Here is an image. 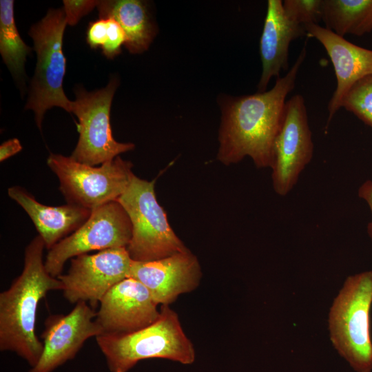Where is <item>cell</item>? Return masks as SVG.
I'll list each match as a JSON object with an SVG mask.
<instances>
[{
	"label": "cell",
	"instance_id": "cell-1",
	"mask_svg": "<svg viewBox=\"0 0 372 372\" xmlns=\"http://www.w3.org/2000/svg\"><path fill=\"white\" fill-rule=\"evenodd\" d=\"M306 54L304 46L291 68L269 91L228 98L223 103L218 154L223 163H236L248 156L258 168L271 167L286 98L295 87Z\"/></svg>",
	"mask_w": 372,
	"mask_h": 372
},
{
	"label": "cell",
	"instance_id": "cell-2",
	"mask_svg": "<svg viewBox=\"0 0 372 372\" xmlns=\"http://www.w3.org/2000/svg\"><path fill=\"white\" fill-rule=\"evenodd\" d=\"M45 248L38 235L27 245L21 273L0 293V350L11 351L34 367L43 344L35 333L39 302L52 290H63V284L46 270L43 260Z\"/></svg>",
	"mask_w": 372,
	"mask_h": 372
},
{
	"label": "cell",
	"instance_id": "cell-3",
	"mask_svg": "<svg viewBox=\"0 0 372 372\" xmlns=\"http://www.w3.org/2000/svg\"><path fill=\"white\" fill-rule=\"evenodd\" d=\"M110 372H127L139 361L162 358L191 364L195 350L181 327L177 313L162 305L158 318L138 331L96 337Z\"/></svg>",
	"mask_w": 372,
	"mask_h": 372
},
{
	"label": "cell",
	"instance_id": "cell-4",
	"mask_svg": "<svg viewBox=\"0 0 372 372\" xmlns=\"http://www.w3.org/2000/svg\"><path fill=\"white\" fill-rule=\"evenodd\" d=\"M372 271L349 276L329 313L331 343L356 372L372 371Z\"/></svg>",
	"mask_w": 372,
	"mask_h": 372
},
{
	"label": "cell",
	"instance_id": "cell-5",
	"mask_svg": "<svg viewBox=\"0 0 372 372\" xmlns=\"http://www.w3.org/2000/svg\"><path fill=\"white\" fill-rule=\"evenodd\" d=\"M66 25L63 10L51 8L29 31L37 54V63L25 109L33 110L39 130L48 109L56 106L72 112V101L67 98L63 89L65 58L62 45Z\"/></svg>",
	"mask_w": 372,
	"mask_h": 372
},
{
	"label": "cell",
	"instance_id": "cell-6",
	"mask_svg": "<svg viewBox=\"0 0 372 372\" xmlns=\"http://www.w3.org/2000/svg\"><path fill=\"white\" fill-rule=\"evenodd\" d=\"M155 180L147 181L135 175L118 199L132 226L127 251L136 262L162 259L189 249L170 227L165 211L154 192Z\"/></svg>",
	"mask_w": 372,
	"mask_h": 372
},
{
	"label": "cell",
	"instance_id": "cell-7",
	"mask_svg": "<svg viewBox=\"0 0 372 372\" xmlns=\"http://www.w3.org/2000/svg\"><path fill=\"white\" fill-rule=\"evenodd\" d=\"M47 165L58 177L59 189L68 203L91 211L118 200L134 176L132 163L119 156L94 167L79 163L71 156L50 154Z\"/></svg>",
	"mask_w": 372,
	"mask_h": 372
},
{
	"label": "cell",
	"instance_id": "cell-8",
	"mask_svg": "<svg viewBox=\"0 0 372 372\" xmlns=\"http://www.w3.org/2000/svg\"><path fill=\"white\" fill-rule=\"evenodd\" d=\"M118 83L116 79H112L101 90H76L72 112L79 119V138L70 156L76 161L91 166L102 165L134 148L132 143L117 142L112 134L110 108Z\"/></svg>",
	"mask_w": 372,
	"mask_h": 372
},
{
	"label": "cell",
	"instance_id": "cell-9",
	"mask_svg": "<svg viewBox=\"0 0 372 372\" xmlns=\"http://www.w3.org/2000/svg\"><path fill=\"white\" fill-rule=\"evenodd\" d=\"M132 234L130 219L116 200L92 210L88 219L48 251L45 267L54 278L62 273L67 260L92 251L127 248Z\"/></svg>",
	"mask_w": 372,
	"mask_h": 372
},
{
	"label": "cell",
	"instance_id": "cell-10",
	"mask_svg": "<svg viewBox=\"0 0 372 372\" xmlns=\"http://www.w3.org/2000/svg\"><path fill=\"white\" fill-rule=\"evenodd\" d=\"M313 143L304 97L293 95L286 101L282 122L273 149L272 182L276 194L287 195L311 161Z\"/></svg>",
	"mask_w": 372,
	"mask_h": 372
},
{
	"label": "cell",
	"instance_id": "cell-11",
	"mask_svg": "<svg viewBox=\"0 0 372 372\" xmlns=\"http://www.w3.org/2000/svg\"><path fill=\"white\" fill-rule=\"evenodd\" d=\"M70 260L68 272L57 277L63 284V296L70 303L88 302L94 309L112 287L129 278L133 261L124 247L84 254Z\"/></svg>",
	"mask_w": 372,
	"mask_h": 372
},
{
	"label": "cell",
	"instance_id": "cell-12",
	"mask_svg": "<svg viewBox=\"0 0 372 372\" xmlns=\"http://www.w3.org/2000/svg\"><path fill=\"white\" fill-rule=\"evenodd\" d=\"M96 311L79 301L68 313L50 315L41 335L43 349L38 363L29 372H52L75 358L85 341L103 333L94 318Z\"/></svg>",
	"mask_w": 372,
	"mask_h": 372
},
{
	"label": "cell",
	"instance_id": "cell-13",
	"mask_svg": "<svg viewBox=\"0 0 372 372\" xmlns=\"http://www.w3.org/2000/svg\"><path fill=\"white\" fill-rule=\"evenodd\" d=\"M156 307L149 290L130 277L105 294L95 320L103 329V334L128 333L154 322L160 316Z\"/></svg>",
	"mask_w": 372,
	"mask_h": 372
},
{
	"label": "cell",
	"instance_id": "cell-14",
	"mask_svg": "<svg viewBox=\"0 0 372 372\" xmlns=\"http://www.w3.org/2000/svg\"><path fill=\"white\" fill-rule=\"evenodd\" d=\"M201 276L198 259L189 250L153 261L133 260L129 275L149 290L157 305H169L179 295L192 291Z\"/></svg>",
	"mask_w": 372,
	"mask_h": 372
},
{
	"label": "cell",
	"instance_id": "cell-15",
	"mask_svg": "<svg viewBox=\"0 0 372 372\" xmlns=\"http://www.w3.org/2000/svg\"><path fill=\"white\" fill-rule=\"evenodd\" d=\"M304 28L307 36L322 45L335 71L337 85L328 105L327 130L349 89L360 79L372 74V50L356 45L318 23Z\"/></svg>",
	"mask_w": 372,
	"mask_h": 372
},
{
	"label": "cell",
	"instance_id": "cell-16",
	"mask_svg": "<svg viewBox=\"0 0 372 372\" xmlns=\"http://www.w3.org/2000/svg\"><path fill=\"white\" fill-rule=\"evenodd\" d=\"M306 34L303 25L291 20L285 14L282 1L269 0L263 29L260 39L262 71L258 85L265 92L272 77L279 78L289 67L291 43Z\"/></svg>",
	"mask_w": 372,
	"mask_h": 372
},
{
	"label": "cell",
	"instance_id": "cell-17",
	"mask_svg": "<svg viewBox=\"0 0 372 372\" xmlns=\"http://www.w3.org/2000/svg\"><path fill=\"white\" fill-rule=\"evenodd\" d=\"M8 194L26 211L48 250L77 230L92 211L69 203L57 207L43 205L19 186L9 187Z\"/></svg>",
	"mask_w": 372,
	"mask_h": 372
},
{
	"label": "cell",
	"instance_id": "cell-18",
	"mask_svg": "<svg viewBox=\"0 0 372 372\" xmlns=\"http://www.w3.org/2000/svg\"><path fill=\"white\" fill-rule=\"evenodd\" d=\"M97 8L100 19H112L121 26L126 36L125 46L130 53H142L148 49L156 30L144 1H99Z\"/></svg>",
	"mask_w": 372,
	"mask_h": 372
},
{
	"label": "cell",
	"instance_id": "cell-19",
	"mask_svg": "<svg viewBox=\"0 0 372 372\" xmlns=\"http://www.w3.org/2000/svg\"><path fill=\"white\" fill-rule=\"evenodd\" d=\"M322 21L341 37L362 36L372 30V0H322Z\"/></svg>",
	"mask_w": 372,
	"mask_h": 372
},
{
	"label": "cell",
	"instance_id": "cell-20",
	"mask_svg": "<svg viewBox=\"0 0 372 372\" xmlns=\"http://www.w3.org/2000/svg\"><path fill=\"white\" fill-rule=\"evenodd\" d=\"M14 1H0V53L12 74L18 78L24 75L26 56L32 49L21 39L16 27Z\"/></svg>",
	"mask_w": 372,
	"mask_h": 372
},
{
	"label": "cell",
	"instance_id": "cell-21",
	"mask_svg": "<svg viewBox=\"0 0 372 372\" xmlns=\"http://www.w3.org/2000/svg\"><path fill=\"white\" fill-rule=\"evenodd\" d=\"M86 39L91 48H100L107 58L113 59L121 52L126 36L115 20L99 19L89 24Z\"/></svg>",
	"mask_w": 372,
	"mask_h": 372
},
{
	"label": "cell",
	"instance_id": "cell-22",
	"mask_svg": "<svg viewBox=\"0 0 372 372\" xmlns=\"http://www.w3.org/2000/svg\"><path fill=\"white\" fill-rule=\"evenodd\" d=\"M341 107L372 127V74L357 81L344 96Z\"/></svg>",
	"mask_w": 372,
	"mask_h": 372
},
{
	"label": "cell",
	"instance_id": "cell-23",
	"mask_svg": "<svg viewBox=\"0 0 372 372\" xmlns=\"http://www.w3.org/2000/svg\"><path fill=\"white\" fill-rule=\"evenodd\" d=\"M282 6L291 20L303 26L322 20V0H285Z\"/></svg>",
	"mask_w": 372,
	"mask_h": 372
},
{
	"label": "cell",
	"instance_id": "cell-24",
	"mask_svg": "<svg viewBox=\"0 0 372 372\" xmlns=\"http://www.w3.org/2000/svg\"><path fill=\"white\" fill-rule=\"evenodd\" d=\"M99 1L93 0H64L63 11L67 25H75L85 15L98 6Z\"/></svg>",
	"mask_w": 372,
	"mask_h": 372
},
{
	"label": "cell",
	"instance_id": "cell-25",
	"mask_svg": "<svg viewBox=\"0 0 372 372\" xmlns=\"http://www.w3.org/2000/svg\"><path fill=\"white\" fill-rule=\"evenodd\" d=\"M358 196L368 204L372 214V180H366L358 189ZM367 233L372 240V219L367 225Z\"/></svg>",
	"mask_w": 372,
	"mask_h": 372
},
{
	"label": "cell",
	"instance_id": "cell-26",
	"mask_svg": "<svg viewBox=\"0 0 372 372\" xmlns=\"http://www.w3.org/2000/svg\"><path fill=\"white\" fill-rule=\"evenodd\" d=\"M22 149L20 141L17 138L9 139L3 142L0 146L1 162L17 154Z\"/></svg>",
	"mask_w": 372,
	"mask_h": 372
}]
</instances>
